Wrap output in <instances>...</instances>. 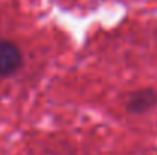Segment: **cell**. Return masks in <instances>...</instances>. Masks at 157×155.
Wrapping results in <instances>:
<instances>
[{
  "mask_svg": "<svg viewBox=\"0 0 157 155\" xmlns=\"http://www.w3.org/2000/svg\"><path fill=\"white\" fill-rule=\"evenodd\" d=\"M21 65V53L11 41H0V76L12 75Z\"/></svg>",
  "mask_w": 157,
  "mask_h": 155,
  "instance_id": "6da1fadb",
  "label": "cell"
},
{
  "mask_svg": "<svg viewBox=\"0 0 157 155\" xmlns=\"http://www.w3.org/2000/svg\"><path fill=\"white\" fill-rule=\"evenodd\" d=\"M157 103V93L153 90H140L130 94L128 109L133 113H145Z\"/></svg>",
  "mask_w": 157,
  "mask_h": 155,
  "instance_id": "7a4b0ae2",
  "label": "cell"
}]
</instances>
